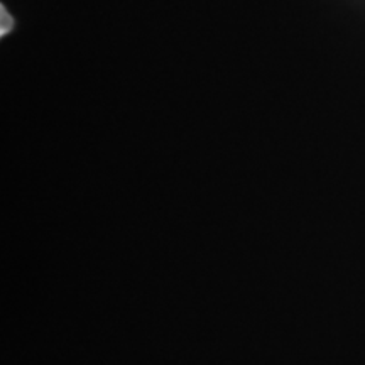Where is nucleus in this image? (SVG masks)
Returning a JSON list of instances; mask_svg holds the SVG:
<instances>
[{
    "label": "nucleus",
    "mask_w": 365,
    "mask_h": 365,
    "mask_svg": "<svg viewBox=\"0 0 365 365\" xmlns=\"http://www.w3.org/2000/svg\"><path fill=\"white\" fill-rule=\"evenodd\" d=\"M0 17H2V22H0V36L4 38V36H7L12 31L14 19H12L11 14L7 12V9L4 6L0 7Z\"/></svg>",
    "instance_id": "f257e3e1"
}]
</instances>
